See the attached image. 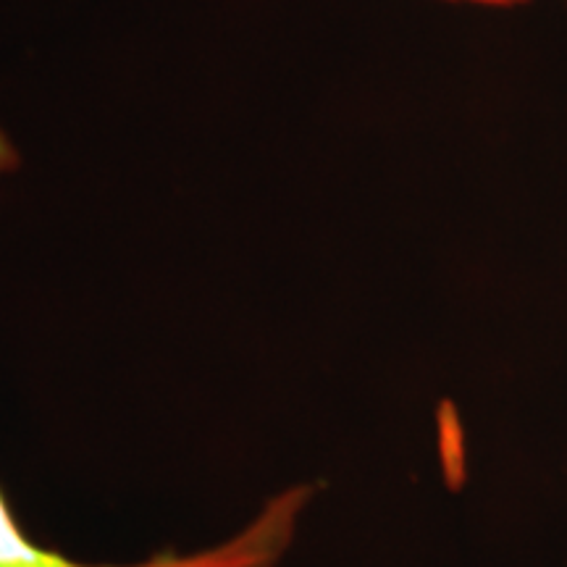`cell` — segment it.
Wrapping results in <instances>:
<instances>
[{
    "label": "cell",
    "instance_id": "obj_3",
    "mask_svg": "<svg viewBox=\"0 0 567 567\" xmlns=\"http://www.w3.org/2000/svg\"><path fill=\"white\" fill-rule=\"evenodd\" d=\"M452 3H473V6H488V9H509V6H520L523 0H452Z\"/></svg>",
    "mask_w": 567,
    "mask_h": 567
},
{
    "label": "cell",
    "instance_id": "obj_1",
    "mask_svg": "<svg viewBox=\"0 0 567 567\" xmlns=\"http://www.w3.org/2000/svg\"><path fill=\"white\" fill-rule=\"evenodd\" d=\"M321 492L323 481H297L268 496L224 542L193 551L166 549L140 563L103 565L82 563L32 538L0 486V567H284Z\"/></svg>",
    "mask_w": 567,
    "mask_h": 567
},
{
    "label": "cell",
    "instance_id": "obj_2",
    "mask_svg": "<svg viewBox=\"0 0 567 567\" xmlns=\"http://www.w3.org/2000/svg\"><path fill=\"white\" fill-rule=\"evenodd\" d=\"M17 163H19L17 147H13L9 134L0 130V179H3L6 174H11L13 168H17Z\"/></svg>",
    "mask_w": 567,
    "mask_h": 567
}]
</instances>
